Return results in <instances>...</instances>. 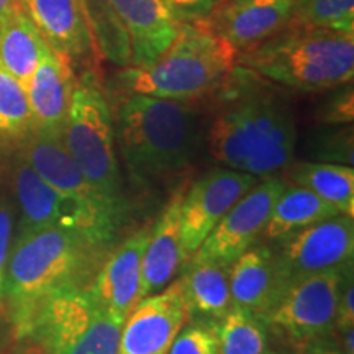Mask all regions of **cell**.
<instances>
[{"mask_svg": "<svg viewBox=\"0 0 354 354\" xmlns=\"http://www.w3.org/2000/svg\"><path fill=\"white\" fill-rule=\"evenodd\" d=\"M342 215L331 203L300 185H289L274 203L263 236L271 241H282L300 230L318 221Z\"/></svg>", "mask_w": 354, "mask_h": 354, "instance_id": "cb8c5ba5", "label": "cell"}, {"mask_svg": "<svg viewBox=\"0 0 354 354\" xmlns=\"http://www.w3.org/2000/svg\"><path fill=\"white\" fill-rule=\"evenodd\" d=\"M13 241V205L7 197H0V310L3 307V284L8 256Z\"/></svg>", "mask_w": 354, "mask_h": 354, "instance_id": "d6a6232c", "label": "cell"}, {"mask_svg": "<svg viewBox=\"0 0 354 354\" xmlns=\"http://www.w3.org/2000/svg\"><path fill=\"white\" fill-rule=\"evenodd\" d=\"M287 184V180L277 176L264 177L261 183L258 180L227 212L190 259L232 264L263 236L274 203Z\"/></svg>", "mask_w": 354, "mask_h": 354, "instance_id": "7c38bea8", "label": "cell"}, {"mask_svg": "<svg viewBox=\"0 0 354 354\" xmlns=\"http://www.w3.org/2000/svg\"><path fill=\"white\" fill-rule=\"evenodd\" d=\"M216 91L214 115L205 127L212 158L256 177L284 171L294 158L297 127L282 92L238 64Z\"/></svg>", "mask_w": 354, "mask_h": 354, "instance_id": "6da1fadb", "label": "cell"}, {"mask_svg": "<svg viewBox=\"0 0 354 354\" xmlns=\"http://www.w3.org/2000/svg\"><path fill=\"white\" fill-rule=\"evenodd\" d=\"M232 44L203 21L180 24L179 33L156 63L148 68H123L113 76L122 94H141L171 100H194L215 92L236 64Z\"/></svg>", "mask_w": 354, "mask_h": 354, "instance_id": "5b68a950", "label": "cell"}, {"mask_svg": "<svg viewBox=\"0 0 354 354\" xmlns=\"http://www.w3.org/2000/svg\"><path fill=\"white\" fill-rule=\"evenodd\" d=\"M351 269L349 263L292 282L264 315L266 323L299 344L328 336L335 328L339 292Z\"/></svg>", "mask_w": 354, "mask_h": 354, "instance_id": "ba28073f", "label": "cell"}, {"mask_svg": "<svg viewBox=\"0 0 354 354\" xmlns=\"http://www.w3.org/2000/svg\"><path fill=\"white\" fill-rule=\"evenodd\" d=\"M228 282L233 305L264 318L279 297L274 250L253 245L228 266Z\"/></svg>", "mask_w": 354, "mask_h": 354, "instance_id": "44dd1931", "label": "cell"}, {"mask_svg": "<svg viewBox=\"0 0 354 354\" xmlns=\"http://www.w3.org/2000/svg\"><path fill=\"white\" fill-rule=\"evenodd\" d=\"M294 24L354 35V0H295Z\"/></svg>", "mask_w": 354, "mask_h": 354, "instance_id": "f1b7e54d", "label": "cell"}, {"mask_svg": "<svg viewBox=\"0 0 354 354\" xmlns=\"http://www.w3.org/2000/svg\"><path fill=\"white\" fill-rule=\"evenodd\" d=\"M51 50L71 63L86 61L97 46L79 0H17Z\"/></svg>", "mask_w": 354, "mask_h": 354, "instance_id": "d6986e66", "label": "cell"}, {"mask_svg": "<svg viewBox=\"0 0 354 354\" xmlns=\"http://www.w3.org/2000/svg\"><path fill=\"white\" fill-rule=\"evenodd\" d=\"M185 185H179L172 194L169 202L159 215L149 232L143 261H141L140 300L156 294L172 282L184 264L180 250V205L185 194Z\"/></svg>", "mask_w": 354, "mask_h": 354, "instance_id": "ffe728a7", "label": "cell"}, {"mask_svg": "<svg viewBox=\"0 0 354 354\" xmlns=\"http://www.w3.org/2000/svg\"><path fill=\"white\" fill-rule=\"evenodd\" d=\"M123 322L97 304L87 286L76 287L44 300L25 338L46 354H118Z\"/></svg>", "mask_w": 354, "mask_h": 354, "instance_id": "52a82bcc", "label": "cell"}, {"mask_svg": "<svg viewBox=\"0 0 354 354\" xmlns=\"http://www.w3.org/2000/svg\"><path fill=\"white\" fill-rule=\"evenodd\" d=\"M277 243L274 256L281 295L292 282L353 263V216L336 215L318 221Z\"/></svg>", "mask_w": 354, "mask_h": 354, "instance_id": "9c48e42d", "label": "cell"}, {"mask_svg": "<svg viewBox=\"0 0 354 354\" xmlns=\"http://www.w3.org/2000/svg\"><path fill=\"white\" fill-rule=\"evenodd\" d=\"M287 179L308 189L335 207L342 215L354 216V169L348 165L315 161H290Z\"/></svg>", "mask_w": 354, "mask_h": 354, "instance_id": "d4e9b609", "label": "cell"}, {"mask_svg": "<svg viewBox=\"0 0 354 354\" xmlns=\"http://www.w3.org/2000/svg\"><path fill=\"white\" fill-rule=\"evenodd\" d=\"M105 248L74 228L51 227L17 234L7 263L3 307L19 338H25L44 300L88 286L104 261Z\"/></svg>", "mask_w": 354, "mask_h": 354, "instance_id": "7a4b0ae2", "label": "cell"}, {"mask_svg": "<svg viewBox=\"0 0 354 354\" xmlns=\"http://www.w3.org/2000/svg\"><path fill=\"white\" fill-rule=\"evenodd\" d=\"M215 328L220 354H269V325L250 310L233 305Z\"/></svg>", "mask_w": 354, "mask_h": 354, "instance_id": "484cf974", "label": "cell"}, {"mask_svg": "<svg viewBox=\"0 0 354 354\" xmlns=\"http://www.w3.org/2000/svg\"><path fill=\"white\" fill-rule=\"evenodd\" d=\"M167 354H220L215 322H196L183 326Z\"/></svg>", "mask_w": 354, "mask_h": 354, "instance_id": "4dcf8cb0", "label": "cell"}, {"mask_svg": "<svg viewBox=\"0 0 354 354\" xmlns=\"http://www.w3.org/2000/svg\"><path fill=\"white\" fill-rule=\"evenodd\" d=\"M25 161L56 192L79 203L94 218L110 240H113L123 220L110 209L97 190L88 184L82 171L66 149L63 135L35 131L19 148Z\"/></svg>", "mask_w": 354, "mask_h": 354, "instance_id": "8fae6325", "label": "cell"}, {"mask_svg": "<svg viewBox=\"0 0 354 354\" xmlns=\"http://www.w3.org/2000/svg\"><path fill=\"white\" fill-rule=\"evenodd\" d=\"M46 50L30 17L19 2L13 3L0 19V66L26 87Z\"/></svg>", "mask_w": 354, "mask_h": 354, "instance_id": "7402d4cb", "label": "cell"}, {"mask_svg": "<svg viewBox=\"0 0 354 354\" xmlns=\"http://www.w3.org/2000/svg\"><path fill=\"white\" fill-rule=\"evenodd\" d=\"M184 264L185 271L179 282L187 312L212 322L220 320L233 307L228 266L198 259H189Z\"/></svg>", "mask_w": 354, "mask_h": 354, "instance_id": "603a6c76", "label": "cell"}, {"mask_svg": "<svg viewBox=\"0 0 354 354\" xmlns=\"http://www.w3.org/2000/svg\"><path fill=\"white\" fill-rule=\"evenodd\" d=\"M180 24L203 21L223 0H166Z\"/></svg>", "mask_w": 354, "mask_h": 354, "instance_id": "836d02e7", "label": "cell"}, {"mask_svg": "<svg viewBox=\"0 0 354 354\" xmlns=\"http://www.w3.org/2000/svg\"><path fill=\"white\" fill-rule=\"evenodd\" d=\"M343 333V353L354 354V328H348L342 331Z\"/></svg>", "mask_w": 354, "mask_h": 354, "instance_id": "8d00e7d4", "label": "cell"}, {"mask_svg": "<svg viewBox=\"0 0 354 354\" xmlns=\"http://www.w3.org/2000/svg\"><path fill=\"white\" fill-rule=\"evenodd\" d=\"M35 133L25 87L0 66V151L19 149Z\"/></svg>", "mask_w": 354, "mask_h": 354, "instance_id": "4316f807", "label": "cell"}, {"mask_svg": "<svg viewBox=\"0 0 354 354\" xmlns=\"http://www.w3.org/2000/svg\"><path fill=\"white\" fill-rule=\"evenodd\" d=\"M79 3L97 50L118 68H128L131 64L130 41L109 0H79Z\"/></svg>", "mask_w": 354, "mask_h": 354, "instance_id": "83f0119b", "label": "cell"}, {"mask_svg": "<svg viewBox=\"0 0 354 354\" xmlns=\"http://www.w3.org/2000/svg\"><path fill=\"white\" fill-rule=\"evenodd\" d=\"M354 325V281H353V269L348 272L344 279L342 292H339L338 307H336V320L335 330L344 331L353 328Z\"/></svg>", "mask_w": 354, "mask_h": 354, "instance_id": "e575fe53", "label": "cell"}, {"mask_svg": "<svg viewBox=\"0 0 354 354\" xmlns=\"http://www.w3.org/2000/svg\"><path fill=\"white\" fill-rule=\"evenodd\" d=\"M259 177L228 167H215L185 189L180 205V250L184 263Z\"/></svg>", "mask_w": 354, "mask_h": 354, "instance_id": "4fadbf2b", "label": "cell"}, {"mask_svg": "<svg viewBox=\"0 0 354 354\" xmlns=\"http://www.w3.org/2000/svg\"><path fill=\"white\" fill-rule=\"evenodd\" d=\"M300 354H344L343 349L335 342H331L326 336L322 338L310 339L307 343H302Z\"/></svg>", "mask_w": 354, "mask_h": 354, "instance_id": "d590c367", "label": "cell"}, {"mask_svg": "<svg viewBox=\"0 0 354 354\" xmlns=\"http://www.w3.org/2000/svg\"><path fill=\"white\" fill-rule=\"evenodd\" d=\"M149 232V228H141L115 248L87 286L97 304L123 320L140 300L141 261Z\"/></svg>", "mask_w": 354, "mask_h": 354, "instance_id": "2e32d148", "label": "cell"}, {"mask_svg": "<svg viewBox=\"0 0 354 354\" xmlns=\"http://www.w3.org/2000/svg\"><path fill=\"white\" fill-rule=\"evenodd\" d=\"M236 64L300 92H326L354 77V35L292 24L250 50Z\"/></svg>", "mask_w": 354, "mask_h": 354, "instance_id": "277c9868", "label": "cell"}, {"mask_svg": "<svg viewBox=\"0 0 354 354\" xmlns=\"http://www.w3.org/2000/svg\"><path fill=\"white\" fill-rule=\"evenodd\" d=\"M10 180L20 214L17 234L59 227L81 230L100 245L109 246L112 243L99 223L79 203L56 192L20 153L12 159Z\"/></svg>", "mask_w": 354, "mask_h": 354, "instance_id": "30bf717a", "label": "cell"}, {"mask_svg": "<svg viewBox=\"0 0 354 354\" xmlns=\"http://www.w3.org/2000/svg\"><path fill=\"white\" fill-rule=\"evenodd\" d=\"M294 7L295 0H228L203 24L241 53L294 24Z\"/></svg>", "mask_w": 354, "mask_h": 354, "instance_id": "9a60e30c", "label": "cell"}, {"mask_svg": "<svg viewBox=\"0 0 354 354\" xmlns=\"http://www.w3.org/2000/svg\"><path fill=\"white\" fill-rule=\"evenodd\" d=\"M317 118L323 125H353L354 118V94L353 82L333 88L330 95L318 110Z\"/></svg>", "mask_w": 354, "mask_h": 354, "instance_id": "1f68e13d", "label": "cell"}, {"mask_svg": "<svg viewBox=\"0 0 354 354\" xmlns=\"http://www.w3.org/2000/svg\"><path fill=\"white\" fill-rule=\"evenodd\" d=\"M63 141L88 184L120 220H125L128 202L115 145L113 115L92 71L76 79Z\"/></svg>", "mask_w": 354, "mask_h": 354, "instance_id": "8992f818", "label": "cell"}, {"mask_svg": "<svg viewBox=\"0 0 354 354\" xmlns=\"http://www.w3.org/2000/svg\"><path fill=\"white\" fill-rule=\"evenodd\" d=\"M187 317L179 281L143 297L123 322L118 354H167Z\"/></svg>", "mask_w": 354, "mask_h": 354, "instance_id": "5bb4252c", "label": "cell"}, {"mask_svg": "<svg viewBox=\"0 0 354 354\" xmlns=\"http://www.w3.org/2000/svg\"><path fill=\"white\" fill-rule=\"evenodd\" d=\"M115 145L136 184L165 183L189 169L205 143V123L190 100L125 94L113 115Z\"/></svg>", "mask_w": 354, "mask_h": 354, "instance_id": "3957f363", "label": "cell"}, {"mask_svg": "<svg viewBox=\"0 0 354 354\" xmlns=\"http://www.w3.org/2000/svg\"><path fill=\"white\" fill-rule=\"evenodd\" d=\"M74 87L73 63L48 46L25 87L35 131L63 135Z\"/></svg>", "mask_w": 354, "mask_h": 354, "instance_id": "ac0fdd59", "label": "cell"}, {"mask_svg": "<svg viewBox=\"0 0 354 354\" xmlns=\"http://www.w3.org/2000/svg\"><path fill=\"white\" fill-rule=\"evenodd\" d=\"M15 2L17 0H0V19H2L3 13H6Z\"/></svg>", "mask_w": 354, "mask_h": 354, "instance_id": "74e56055", "label": "cell"}, {"mask_svg": "<svg viewBox=\"0 0 354 354\" xmlns=\"http://www.w3.org/2000/svg\"><path fill=\"white\" fill-rule=\"evenodd\" d=\"M313 133L310 148L313 156L322 162L353 166V127L351 125H326Z\"/></svg>", "mask_w": 354, "mask_h": 354, "instance_id": "f546056e", "label": "cell"}, {"mask_svg": "<svg viewBox=\"0 0 354 354\" xmlns=\"http://www.w3.org/2000/svg\"><path fill=\"white\" fill-rule=\"evenodd\" d=\"M125 30L133 68L156 63L179 33L180 21L166 0H109Z\"/></svg>", "mask_w": 354, "mask_h": 354, "instance_id": "e0dca14e", "label": "cell"}, {"mask_svg": "<svg viewBox=\"0 0 354 354\" xmlns=\"http://www.w3.org/2000/svg\"><path fill=\"white\" fill-rule=\"evenodd\" d=\"M269 354H284V353H269Z\"/></svg>", "mask_w": 354, "mask_h": 354, "instance_id": "f35d334b", "label": "cell"}]
</instances>
